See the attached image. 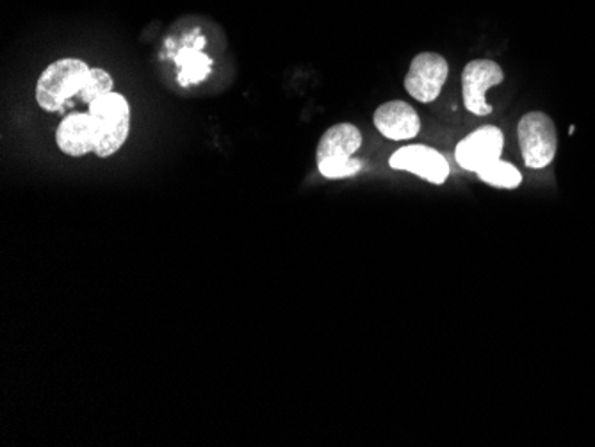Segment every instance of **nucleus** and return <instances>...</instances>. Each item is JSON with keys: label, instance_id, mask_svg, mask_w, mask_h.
<instances>
[{"label": "nucleus", "instance_id": "1", "mask_svg": "<svg viewBox=\"0 0 595 447\" xmlns=\"http://www.w3.org/2000/svg\"><path fill=\"white\" fill-rule=\"evenodd\" d=\"M88 115L94 124V154L100 159L111 157L129 138L130 107L127 98L113 91L89 104Z\"/></svg>", "mask_w": 595, "mask_h": 447}, {"label": "nucleus", "instance_id": "10", "mask_svg": "<svg viewBox=\"0 0 595 447\" xmlns=\"http://www.w3.org/2000/svg\"><path fill=\"white\" fill-rule=\"evenodd\" d=\"M56 142L59 150L70 157H82L95 152L94 124L88 113L67 116L56 130Z\"/></svg>", "mask_w": 595, "mask_h": 447}, {"label": "nucleus", "instance_id": "5", "mask_svg": "<svg viewBox=\"0 0 595 447\" xmlns=\"http://www.w3.org/2000/svg\"><path fill=\"white\" fill-rule=\"evenodd\" d=\"M448 76L449 65L445 56L421 52L410 62L409 74L404 77V89L418 103H436Z\"/></svg>", "mask_w": 595, "mask_h": 447}, {"label": "nucleus", "instance_id": "2", "mask_svg": "<svg viewBox=\"0 0 595 447\" xmlns=\"http://www.w3.org/2000/svg\"><path fill=\"white\" fill-rule=\"evenodd\" d=\"M362 145V134L355 125L338 124L324 130L315 150V163L321 175L332 181L353 177L362 168L353 155Z\"/></svg>", "mask_w": 595, "mask_h": 447}, {"label": "nucleus", "instance_id": "9", "mask_svg": "<svg viewBox=\"0 0 595 447\" xmlns=\"http://www.w3.org/2000/svg\"><path fill=\"white\" fill-rule=\"evenodd\" d=\"M373 124L378 133L392 142L416 138L421 130L418 111L403 100H391L378 107L373 115Z\"/></svg>", "mask_w": 595, "mask_h": 447}, {"label": "nucleus", "instance_id": "7", "mask_svg": "<svg viewBox=\"0 0 595 447\" xmlns=\"http://www.w3.org/2000/svg\"><path fill=\"white\" fill-rule=\"evenodd\" d=\"M503 147H505V136L501 129L494 125H485L458 143L455 148V159L458 166L467 172H480L494 161L501 159Z\"/></svg>", "mask_w": 595, "mask_h": 447}, {"label": "nucleus", "instance_id": "8", "mask_svg": "<svg viewBox=\"0 0 595 447\" xmlns=\"http://www.w3.org/2000/svg\"><path fill=\"white\" fill-rule=\"evenodd\" d=\"M389 164L392 169L413 173L436 186L445 184L449 177V163L445 155L427 145H409L400 148L391 155Z\"/></svg>", "mask_w": 595, "mask_h": 447}, {"label": "nucleus", "instance_id": "4", "mask_svg": "<svg viewBox=\"0 0 595 447\" xmlns=\"http://www.w3.org/2000/svg\"><path fill=\"white\" fill-rule=\"evenodd\" d=\"M520 154L531 169L547 168L558 148L555 122L546 113L531 111L520 118L517 125Z\"/></svg>", "mask_w": 595, "mask_h": 447}, {"label": "nucleus", "instance_id": "11", "mask_svg": "<svg viewBox=\"0 0 595 447\" xmlns=\"http://www.w3.org/2000/svg\"><path fill=\"white\" fill-rule=\"evenodd\" d=\"M476 175L485 184L499 187V190H516V187L520 186V182H523V173L519 172V168L501 159L494 161L489 166H485L480 172H476Z\"/></svg>", "mask_w": 595, "mask_h": 447}, {"label": "nucleus", "instance_id": "13", "mask_svg": "<svg viewBox=\"0 0 595 447\" xmlns=\"http://www.w3.org/2000/svg\"><path fill=\"white\" fill-rule=\"evenodd\" d=\"M113 88H115V80H113L111 74H107L103 68H91L85 88L79 94L80 103L89 106L98 98L113 94Z\"/></svg>", "mask_w": 595, "mask_h": 447}, {"label": "nucleus", "instance_id": "3", "mask_svg": "<svg viewBox=\"0 0 595 447\" xmlns=\"http://www.w3.org/2000/svg\"><path fill=\"white\" fill-rule=\"evenodd\" d=\"M91 68L82 59L65 58L45 68L36 85V103L47 113L61 109L70 98L79 97Z\"/></svg>", "mask_w": 595, "mask_h": 447}, {"label": "nucleus", "instance_id": "12", "mask_svg": "<svg viewBox=\"0 0 595 447\" xmlns=\"http://www.w3.org/2000/svg\"><path fill=\"white\" fill-rule=\"evenodd\" d=\"M211 59L205 54L196 52L193 49H184L177 56V67L181 68L178 82L181 85H196L207 79L211 70Z\"/></svg>", "mask_w": 595, "mask_h": 447}, {"label": "nucleus", "instance_id": "6", "mask_svg": "<svg viewBox=\"0 0 595 447\" xmlns=\"http://www.w3.org/2000/svg\"><path fill=\"white\" fill-rule=\"evenodd\" d=\"M505 71L492 59H475L462 71V97L467 111L476 116H489L494 111L485 94L501 85Z\"/></svg>", "mask_w": 595, "mask_h": 447}]
</instances>
